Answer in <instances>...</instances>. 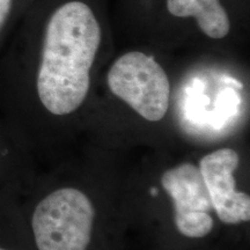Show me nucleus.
<instances>
[{
	"mask_svg": "<svg viewBox=\"0 0 250 250\" xmlns=\"http://www.w3.org/2000/svg\"><path fill=\"white\" fill-rule=\"evenodd\" d=\"M100 43L101 27L85 2H65L51 14L34 81L37 102L43 110L52 116H66L83 104Z\"/></svg>",
	"mask_w": 250,
	"mask_h": 250,
	"instance_id": "1",
	"label": "nucleus"
},
{
	"mask_svg": "<svg viewBox=\"0 0 250 250\" xmlns=\"http://www.w3.org/2000/svg\"><path fill=\"white\" fill-rule=\"evenodd\" d=\"M95 208L76 188H59L40 199L29 215L35 250H88Z\"/></svg>",
	"mask_w": 250,
	"mask_h": 250,
	"instance_id": "2",
	"label": "nucleus"
},
{
	"mask_svg": "<svg viewBox=\"0 0 250 250\" xmlns=\"http://www.w3.org/2000/svg\"><path fill=\"white\" fill-rule=\"evenodd\" d=\"M109 89L148 122H159L169 109L170 83L164 67L151 56L130 51L111 65Z\"/></svg>",
	"mask_w": 250,
	"mask_h": 250,
	"instance_id": "3",
	"label": "nucleus"
},
{
	"mask_svg": "<svg viewBox=\"0 0 250 250\" xmlns=\"http://www.w3.org/2000/svg\"><path fill=\"white\" fill-rule=\"evenodd\" d=\"M161 184L174 204V223L189 239L208 236L214 227L212 204L198 167L183 162L162 174Z\"/></svg>",
	"mask_w": 250,
	"mask_h": 250,
	"instance_id": "4",
	"label": "nucleus"
},
{
	"mask_svg": "<svg viewBox=\"0 0 250 250\" xmlns=\"http://www.w3.org/2000/svg\"><path fill=\"white\" fill-rule=\"evenodd\" d=\"M240 156L233 148H220L199 160L198 169L208 190L212 208L219 220L227 225L249 223L250 198L248 193L237 191L235 173Z\"/></svg>",
	"mask_w": 250,
	"mask_h": 250,
	"instance_id": "5",
	"label": "nucleus"
},
{
	"mask_svg": "<svg viewBox=\"0 0 250 250\" xmlns=\"http://www.w3.org/2000/svg\"><path fill=\"white\" fill-rule=\"evenodd\" d=\"M167 9L174 17L195 19L210 39H224L229 33V17L220 0H167Z\"/></svg>",
	"mask_w": 250,
	"mask_h": 250,
	"instance_id": "6",
	"label": "nucleus"
},
{
	"mask_svg": "<svg viewBox=\"0 0 250 250\" xmlns=\"http://www.w3.org/2000/svg\"><path fill=\"white\" fill-rule=\"evenodd\" d=\"M13 7V0H0V33L5 27Z\"/></svg>",
	"mask_w": 250,
	"mask_h": 250,
	"instance_id": "7",
	"label": "nucleus"
},
{
	"mask_svg": "<svg viewBox=\"0 0 250 250\" xmlns=\"http://www.w3.org/2000/svg\"><path fill=\"white\" fill-rule=\"evenodd\" d=\"M0 250H24L22 248H19L14 243H9L6 240L0 239Z\"/></svg>",
	"mask_w": 250,
	"mask_h": 250,
	"instance_id": "8",
	"label": "nucleus"
},
{
	"mask_svg": "<svg viewBox=\"0 0 250 250\" xmlns=\"http://www.w3.org/2000/svg\"><path fill=\"white\" fill-rule=\"evenodd\" d=\"M0 164H1V151H0Z\"/></svg>",
	"mask_w": 250,
	"mask_h": 250,
	"instance_id": "9",
	"label": "nucleus"
}]
</instances>
